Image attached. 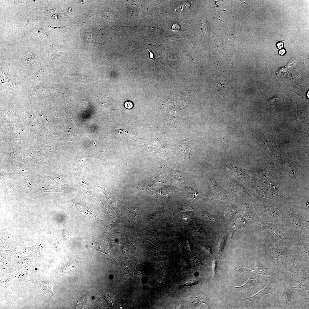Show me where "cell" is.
Masks as SVG:
<instances>
[{
    "label": "cell",
    "instance_id": "9",
    "mask_svg": "<svg viewBox=\"0 0 309 309\" xmlns=\"http://www.w3.org/2000/svg\"><path fill=\"white\" fill-rule=\"evenodd\" d=\"M290 241L299 253L309 260V237L291 235Z\"/></svg>",
    "mask_w": 309,
    "mask_h": 309
},
{
    "label": "cell",
    "instance_id": "20",
    "mask_svg": "<svg viewBox=\"0 0 309 309\" xmlns=\"http://www.w3.org/2000/svg\"><path fill=\"white\" fill-rule=\"evenodd\" d=\"M190 3L189 2L187 1L185 2L182 4L180 6V8L181 9V10L182 11L186 8L189 7L190 6Z\"/></svg>",
    "mask_w": 309,
    "mask_h": 309
},
{
    "label": "cell",
    "instance_id": "22",
    "mask_svg": "<svg viewBox=\"0 0 309 309\" xmlns=\"http://www.w3.org/2000/svg\"><path fill=\"white\" fill-rule=\"evenodd\" d=\"M147 50L149 52V57L152 59H154V54L151 51H150L148 49L146 48Z\"/></svg>",
    "mask_w": 309,
    "mask_h": 309
},
{
    "label": "cell",
    "instance_id": "12",
    "mask_svg": "<svg viewBox=\"0 0 309 309\" xmlns=\"http://www.w3.org/2000/svg\"><path fill=\"white\" fill-rule=\"evenodd\" d=\"M291 286L302 302L309 299V283L301 282L295 286Z\"/></svg>",
    "mask_w": 309,
    "mask_h": 309
},
{
    "label": "cell",
    "instance_id": "7",
    "mask_svg": "<svg viewBox=\"0 0 309 309\" xmlns=\"http://www.w3.org/2000/svg\"><path fill=\"white\" fill-rule=\"evenodd\" d=\"M239 270L241 272L251 271L259 275L273 276L277 278L279 281L282 280L280 276V270L277 266L270 268H253L244 265L240 267Z\"/></svg>",
    "mask_w": 309,
    "mask_h": 309
},
{
    "label": "cell",
    "instance_id": "10",
    "mask_svg": "<svg viewBox=\"0 0 309 309\" xmlns=\"http://www.w3.org/2000/svg\"><path fill=\"white\" fill-rule=\"evenodd\" d=\"M223 169L230 175L242 181H249L248 176L240 167L233 164H228L223 167Z\"/></svg>",
    "mask_w": 309,
    "mask_h": 309
},
{
    "label": "cell",
    "instance_id": "16",
    "mask_svg": "<svg viewBox=\"0 0 309 309\" xmlns=\"http://www.w3.org/2000/svg\"><path fill=\"white\" fill-rule=\"evenodd\" d=\"M187 302L189 304L192 306H196L199 305L202 303H205L200 298L195 296H190L187 298Z\"/></svg>",
    "mask_w": 309,
    "mask_h": 309
},
{
    "label": "cell",
    "instance_id": "2",
    "mask_svg": "<svg viewBox=\"0 0 309 309\" xmlns=\"http://www.w3.org/2000/svg\"><path fill=\"white\" fill-rule=\"evenodd\" d=\"M282 212L285 224L292 235L309 237L308 212L292 205L282 207Z\"/></svg>",
    "mask_w": 309,
    "mask_h": 309
},
{
    "label": "cell",
    "instance_id": "13",
    "mask_svg": "<svg viewBox=\"0 0 309 309\" xmlns=\"http://www.w3.org/2000/svg\"><path fill=\"white\" fill-rule=\"evenodd\" d=\"M229 189L241 196L245 197L249 195L248 190L233 179L230 180Z\"/></svg>",
    "mask_w": 309,
    "mask_h": 309
},
{
    "label": "cell",
    "instance_id": "14",
    "mask_svg": "<svg viewBox=\"0 0 309 309\" xmlns=\"http://www.w3.org/2000/svg\"><path fill=\"white\" fill-rule=\"evenodd\" d=\"M31 35H33L35 36L40 35H47V32L42 26H36L33 28L26 31L25 33V36Z\"/></svg>",
    "mask_w": 309,
    "mask_h": 309
},
{
    "label": "cell",
    "instance_id": "19",
    "mask_svg": "<svg viewBox=\"0 0 309 309\" xmlns=\"http://www.w3.org/2000/svg\"><path fill=\"white\" fill-rule=\"evenodd\" d=\"M125 107L127 109H130L133 107V103L130 101H126L124 104Z\"/></svg>",
    "mask_w": 309,
    "mask_h": 309
},
{
    "label": "cell",
    "instance_id": "21",
    "mask_svg": "<svg viewBox=\"0 0 309 309\" xmlns=\"http://www.w3.org/2000/svg\"><path fill=\"white\" fill-rule=\"evenodd\" d=\"M172 30H179L180 29V26L178 25L177 23L173 24L171 27Z\"/></svg>",
    "mask_w": 309,
    "mask_h": 309
},
{
    "label": "cell",
    "instance_id": "1",
    "mask_svg": "<svg viewBox=\"0 0 309 309\" xmlns=\"http://www.w3.org/2000/svg\"><path fill=\"white\" fill-rule=\"evenodd\" d=\"M309 260L295 250L286 257L280 275L282 280L292 286L309 283Z\"/></svg>",
    "mask_w": 309,
    "mask_h": 309
},
{
    "label": "cell",
    "instance_id": "17",
    "mask_svg": "<svg viewBox=\"0 0 309 309\" xmlns=\"http://www.w3.org/2000/svg\"><path fill=\"white\" fill-rule=\"evenodd\" d=\"M198 282L199 281L196 280H189L182 286H191L198 284Z\"/></svg>",
    "mask_w": 309,
    "mask_h": 309
},
{
    "label": "cell",
    "instance_id": "24",
    "mask_svg": "<svg viewBox=\"0 0 309 309\" xmlns=\"http://www.w3.org/2000/svg\"><path fill=\"white\" fill-rule=\"evenodd\" d=\"M285 52V50L284 49H282L279 51V54L281 55H283Z\"/></svg>",
    "mask_w": 309,
    "mask_h": 309
},
{
    "label": "cell",
    "instance_id": "3",
    "mask_svg": "<svg viewBox=\"0 0 309 309\" xmlns=\"http://www.w3.org/2000/svg\"><path fill=\"white\" fill-rule=\"evenodd\" d=\"M278 288L272 293L274 303L280 308H292L302 302L291 286L284 280L279 281Z\"/></svg>",
    "mask_w": 309,
    "mask_h": 309
},
{
    "label": "cell",
    "instance_id": "18",
    "mask_svg": "<svg viewBox=\"0 0 309 309\" xmlns=\"http://www.w3.org/2000/svg\"><path fill=\"white\" fill-rule=\"evenodd\" d=\"M212 270L213 272V277H214L215 276L217 270V263L215 261H214V262H213L212 265Z\"/></svg>",
    "mask_w": 309,
    "mask_h": 309
},
{
    "label": "cell",
    "instance_id": "11",
    "mask_svg": "<svg viewBox=\"0 0 309 309\" xmlns=\"http://www.w3.org/2000/svg\"><path fill=\"white\" fill-rule=\"evenodd\" d=\"M207 178L212 186L214 197L216 198L225 200L227 196V192L217 183L213 177L208 175Z\"/></svg>",
    "mask_w": 309,
    "mask_h": 309
},
{
    "label": "cell",
    "instance_id": "6",
    "mask_svg": "<svg viewBox=\"0 0 309 309\" xmlns=\"http://www.w3.org/2000/svg\"><path fill=\"white\" fill-rule=\"evenodd\" d=\"M261 220L268 222L285 225L282 208L278 204L262 205L259 206Z\"/></svg>",
    "mask_w": 309,
    "mask_h": 309
},
{
    "label": "cell",
    "instance_id": "5",
    "mask_svg": "<svg viewBox=\"0 0 309 309\" xmlns=\"http://www.w3.org/2000/svg\"><path fill=\"white\" fill-rule=\"evenodd\" d=\"M258 223L264 238L290 241L292 233L284 224L261 220Z\"/></svg>",
    "mask_w": 309,
    "mask_h": 309
},
{
    "label": "cell",
    "instance_id": "8",
    "mask_svg": "<svg viewBox=\"0 0 309 309\" xmlns=\"http://www.w3.org/2000/svg\"><path fill=\"white\" fill-rule=\"evenodd\" d=\"M269 278L267 284L262 289L251 297L242 299L244 301H255L268 294H272L278 288L279 281L276 278L273 277Z\"/></svg>",
    "mask_w": 309,
    "mask_h": 309
},
{
    "label": "cell",
    "instance_id": "23",
    "mask_svg": "<svg viewBox=\"0 0 309 309\" xmlns=\"http://www.w3.org/2000/svg\"><path fill=\"white\" fill-rule=\"evenodd\" d=\"M277 46L279 49L282 48L283 46V43L282 42H279L277 44Z\"/></svg>",
    "mask_w": 309,
    "mask_h": 309
},
{
    "label": "cell",
    "instance_id": "4",
    "mask_svg": "<svg viewBox=\"0 0 309 309\" xmlns=\"http://www.w3.org/2000/svg\"><path fill=\"white\" fill-rule=\"evenodd\" d=\"M263 246L271 253L280 270L286 255L296 250L290 241L281 240L264 238Z\"/></svg>",
    "mask_w": 309,
    "mask_h": 309
},
{
    "label": "cell",
    "instance_id": "25",
    "mask_svg": "<svg viewBox=\"0 0 309 309\" xmlns=\"http://www.w3.org/2000/svg\"><path fill=\"white\" fill-rule=\"evenodd\" d=\"M37 268L35 269V270H37Z\"/></svg>",
    "mask_w": 309,
    "mask_h": 309
},
{
    "label": "cell",
    "instance_id": "15",
    "mask_svg": "<svg viewBox=\"0 0 309 309\" xmlns=\"http://www.w3.org/2000/svg\"><path fill=\"white\" fill-rule=\"evenodd\" d=\"M180 144L179 147L182 151L184 158L185 159H189L190 155L188 141L186 140H183Z\"/></svg>",
    "mask_w": 309,
    "mask_h": 309
}]
</instances>
